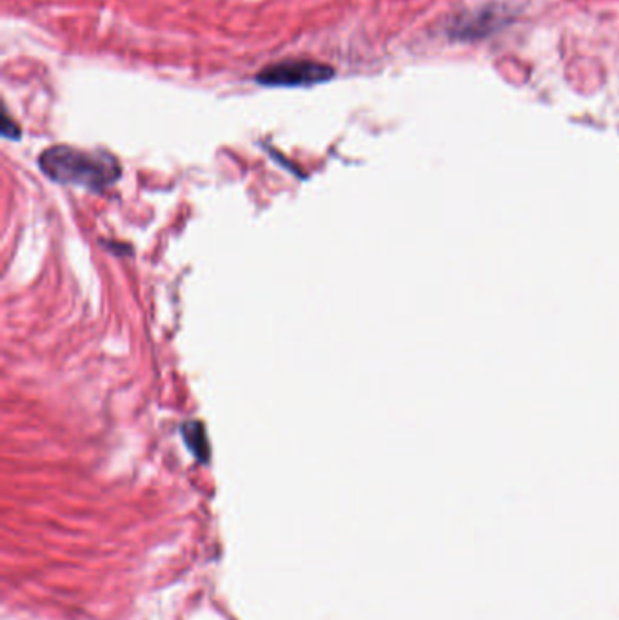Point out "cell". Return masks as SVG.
Wrapping results in <instances>:
<instances>
[{
  "label": "cell",
  "instance_id": "obj_1",
  "mask_svg": "<svg viewBox=\"0 0 619 620\" xmlns=\"http://www.w3.org/2000/svg\"><path fill=\"white\" fill-rule=\"evenodd\" d=\"M38 166L53 182L80 185L90 191L110 188L121 178V162L105 151H85L71 146H53L41 155Z\"/></svg>",
  "mask_w": 619,
  "mask_h": 620
},
{
  "label": "cell",
  "instance_id": "obj_2",
  "mask_svg": "<svg viewBox=\"0 0 619 620\" xmlns=\"http://www.w3.org/2000/svg\"><path fill=\"white\" fill-rule=\"evenodd\" d=\"M336 71L329 64L310 58H293L269 64L258 71L257 80L266 88H313L335 79Z\"/></svg>",
  "mask_w": 619,
  "mask_h": 620
},
{
  "label": "cell",
  "instance_id": "obj_3",
  "mask_svg": "<svg viewBox=\"0 0 619 620\" xmlns=\"http://www.w3.org/2000/svg\"><path fill=\"white\" fill-rule=\"evenodd\" d=\"M504 24V13L499 11H476L473 15L463 16L460 21L454 22L451 32L458 38H476L488 35L493 30Z\"/></svg>",
  "mask_w": 619,
  "mask_h": 620
},
{
  "label": "cell",
  "instance_id": "obj_4",
  "mask_svg": "<svg viewBox=\"0 0 619 620\" xmlns=\"http://www.w3.org/2000/svg\"><path fill=\"white\" fill-rule=\"evenodd\" d=\"M182 436H184L188 449H190L200 461L207 463V461H210L211 447L210 441H207L204 425L199 421L185 422L184 427H182Z\"/></svg>",
  "mask_w": 619,
  "mask_h": 620
},
{
  "label": "cell",
  "instance_id": "obj_5",
  "mask_svg": "<svg viewBox=\"0 0 619 620\" xmlns=\"http://www.w3.org/2000/svg\"><path fill=\"white\" fill-rule=\"evenodd\" d=\"M2 135L5 138H11V140H19L21 138V127L15 124V122L11 121L10 116H4V125H2Z\"/></svg>",
  "mask_w": 619,
  "mask_h": 620
}]
</instances>
